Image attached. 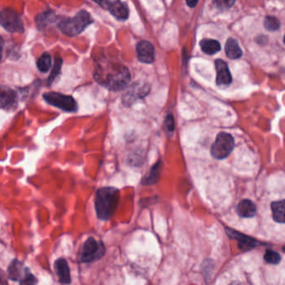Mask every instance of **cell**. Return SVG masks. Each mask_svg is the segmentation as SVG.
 Here are the masks:
<instances>
[{"label": "cell", "instance_id": "cell-3", "mask_svg": "<svg viewBox=\"0 0 285 285\" xmlns=\"http://www.w3.org/2000/svg\"><path fill=\"white\" fill-rule=\"evenodd\" d=\"M94 22L89 12L80 10L74 17L61 18L57 25L60 31L70 37L81 34L90 24Z\"/></svg>", "mask_w": 285, "mask_h": 285}, {"label": "cell", "instance_id": "cell-23", "mask_svg": "<svg viewBox=\"0 0 285 285\" xmlns=\"http://www.w3.org/2000/svg\"><path fill=\"white\" fill-rule=\"evenodd\" d=\"M62 62H63V60L59 56H56L54 59V68L52 69L51 73H50L48 78V85H51L52 83L55 80V79L60 75Z\"/></svg>", "mask_w": 285, "mask_h": 285}, {"label": "cell", "instance_id": "cell-4", "mask_svg": "<svg viewBox=\"0 0 285 285\" xmlns=\"http://www.w3.org/2000/svg\"><path fill=\"white\" fill-rule=\"evenodd\" d=\"M106 254V247L101 241H96L94 238H89L82 246L80 261L91 263L99 260Z\"/></svg>", "mask_w": 285, "mask_h": 285}, {"label": "cell", "instance_id": "cell-28", "mask_svg": "<svg viewBox=\"0 0 285 285\" xmlns=\"http://www.w3.org/2000/svg\"><path fill=\"white\" fill-rule=\"evenodd\" d=\"M165 126L169 131H173L175 129L174 118L172 115L169 114L165 118Z\"/></svg>", "mask_w": 285, "mask_h": 285}, {"label": "cell", "instance_id": "cell-24", "mask_svg": "<svg viewBox=\"0 0 285 285\" xmlns=\"http://www.w3.org/2000/svg\"><path fill=\"white\" fill-rule=\"evenodd\" d=\"M38 280L34 274H31L29 268H26L22 279L20 280V285H37Z\"/></svg>", "mask_w": 285, "mask_h": 285}, {"label": "cell", "instance_id": "cell-16", "mask_svg": "<svg viewBox=\"0 0 285 285\" xmlns=\"http://www.w3.org/2000/svg\"><path fill=\"white\" fill-rule=\"evenodd\" d=\"M25 268V267H24L23 262H20V260L17 259L12 260L8 268V277L9 280L20 281L24 274Z\"/></svg>", "mask_w": 285, "mask_h": 285}, {"label": "cell", "instance_id": "cell-11", "mask_svg": "<svg viewBox=\"0 0 285 285\" xmlns=\"http://www.w3.org/2000/svg\"><path fill=\"white\" fill-rule=\"evenodd\" d=\"M18 95L16 92L6 86L1 87L0 93V106L3 110L10 111L17 107Z\"/></svg>", "mask_w": 285, "mask_h": 285}, {"label": "cell", "instance_id": "cell-9", "mask_svg": "<svg viewBox=\"0 0 285 285\" xmlns=\"http://www.w3.org/2000/svg\"><path fill=\"white\" fill-rule=\"evenodd\" d=\"M137 58L141 62L151 64L155 60V47L147 40H141L136 46Z\"/></svg>", "mask_w": 285, "mask_h": 285}, {"label": "cell", "instance_id": "cell-1", "mask_svg": "<svg viewBox=\"0 0 285 285\" xmlns=\"http://www.w3.org/2000/svg\"><path fill=\"white\" fill-rule=\"evenodd\" d=\"M95 80L100 85L113 92L126 88L131 80L128 68L121 64L106 62L97 65L94 74Z\"/></svg>", "mask_w": 285, "mask_h": 285}, {"label": "cell", "instance_id": "cell-27", "mask_svg": "<svg viewBox=\"0 0 285 285\" xmlns=\"http://www.w3.org/2000/svg\"><path fill=\"white\" fill-rule=\"evenodd\" d=\"M214 263L212 260H207L203 262V276L205 279H210L211 278V272L214 270Z\"/></svg>", "mask_w": 285, "mask_h": 285}, {"label": "cell", "instance_id": "cell-13", "mask_svg": "<svg viewBox=\"0 0 285 285\" xmlns=\"http://www.w3.org/2000/svg\"><path fill=\"white\" fill-rule=\"evenodd\" d=\"M150 87L147 84L143 83H136L130 87L126 95L123 97V100L126 104L133 101L136 99H141L148 95Z\"/></svg>", "mask_w": 285, "mask_h": 285}, {"label": "cell", "instance_id": "cell-19", "mask_svg": "<svg viewBox=\"0 0 285 285\" xmlns=\"http://www.w3.org/2000/svg\"><path fill=\"white\" fill-rule=\"evenodd\" d=\"M56 15L52 10H46V11L39 14L35 18V23L37 24L39 29H44L46 26L50 24L54 23L56 20Z\"/></svg>", "mask_w": 285, "mask_h": 285}, {"label": "cell", "instance_id": "cell-2", "mask_svg": "<svg viewBox=\"0 0 285 285\" xmlns=\"http://www.w3.org/2000/svg\"><path fill=\"white\" fill-rule=\"evenodd\" d=\"M120 200V190L114 187L98 189L95 197V209L97 217L102 221L108 220L117 210Z\"/></svg>", "mask_w": 285, "mask_h": 285}, {"label": "cell", "instance_id": "cell-10", "mask_svg": "<svg viewBox=\"0 0 285 285\" xmlns=\"http://www.w3.org/2000/svg\"><path fill=\"white\" fill-rule=\"evenodd\" d=\"M226 232L229 237L237 240L238 242V247L242 251H248L251 250L253 248H256L259 245V242L254 239L253 238L246 236L244 234L235 231L231 228H226Z\"/></svg>", "mask_w": 285, "mask_h": 285}, {"label": "cell", "instance_id": "cell-30", "mask_svg": "<svg viewBox=\"0 0 285 285\" xmlns=\"http://www.w3.org/2000/svg\"><path fill=\"white\" fill-rule=\"evenodd\" d=\"M1 285H8V283L4 280L3 272H2V277H1Z\"/></svg>", "mask_w": 285, "mask_h": 285}, {"label": "cell", "instance_id": "cell-25", "mask_svg": "<svg viewBox=\"0 0 285 285\" xmlns=\"http://www.w3.org/2000/svg\"><path fill=\"white\" fill-rule=\"evenodd\" d=\"M264 260L268 263L273 264V265H276L279 264L280 261H281V256L279 253L274 251V250H266L265 254H264Z\"/></svg>", "mask_w": 285, "mask_h": 285}, {"label": "cell", "instance_id": "cell-29", "mask_svg": "<svg viewBox=\"0 0 285 285\" xmlns=\"http://www.w3.org/2000/svg\"><path fill=\"white\" fill-rule=\"evenodd\" d=\"M197 1H187V4L189 6V7H191V8H193L195 7V5L197 4Z\"/></svg>", "mask_w": 285, "mask_h": 285}, {"label": "cell", "instance_id": "cell-15", "mask_svg": "<svg viewBox=\"0 0 285 285\" xmlns=\"http://www.w3.org/2000/svg\"><path fill=\"white\" fill-rule=\"evenodd\" d=\"M237 213L241 217L249 218L254 217L257 214L256 205L250 200H242L238 205Z\"/></svg>", "mask_w": 285, "mask_h": 285}, {"label": "cell", "instance_id": "cell-8", "mask_svg": "<svg viewBox=\"0 0 285 285\" xmlns=\"http://www.w3.org/2000/svg\"><path fill=\"white\" fill-rule=\"evenodd\" d=\"M100 7L107 9L117 20H126L129 17V7L127 3L121 1H100L95 2Z\"/></svg>", "mask_w": 285, "mask_h": 285}, {"label": "cell", "instance_id": "cell-33", "mask_svg": "<svg viewBox=\"0 0 285 285\" xmlns=\"http://www.w3.org/2000/svg\"><path fill=\"white\" fill-rule=\"evenodd\" d=\"M284 41H285V39H284Z\"/></svg>", "mask_w": 285, "mask_h": 285}, {"label": "cell", "instance_id": "cell-7", "mask_svg": "<svg viewBox=\"0 0 285 285\" xmlns=\"http://www.w3.org/2000/svg\"><path fill=\"white\" fill-rule=\"evenodd\" d=\"M0 24L3 29L10 33H23V21L17 12L12 9H4L0 14Z\"/></svg>", "mask_w": 285, "mask_h": 285}, {"label": "cell", "instance_id": "cell-20", "mask_svg": "<svg viewBox=\"0 0 285 285\" xmlns=\"http://www.w3.org/2000/svg\"><path fill=\"white\" fill-rule=\"evenodd\" d=\"M226 54L228 58L232 60L239 59L242 55V50L236 40L230 38L228 39L225 47Z\"/></svg>", "mask_w": 285, "mask_h": 285}, {"label": "cell", "instance_id": "cell-26", "mask_svg": "<svg viewBox=\"0 0 285 285\" xmlns=\"http://www.w3.org/2000/svg\"><path fill=\"white\" fill-rule=\"evenodd\" d=\"M264 27L269 31H275L280 29V20L274 16H268L264 20Z\"/></svg>", "mask_w": 285, "mask_h": 285}, {"label": "cell", "instance_id": "cell-12", "mask_svg": "<svg viewBox=\"0 0 285 285\" xmlns=\"http://www.w3.org/2000/svg\"><path fill=\"white\" fill-rule=\"evenodd\" d=\"M215 67L217 71V85L222 87H227L232 83L231 72L228 69V64L222 60L215 61Z\"/></svg>", "mask_w": 285, "mask_h": 285}, {"label": "cell", "instance_id": "cell-22", "mask_svg": "<svg viewBox=\"0 0 285 285\" xmlns=\"http://www.w3.org/2000/svg\"><path fill=\"white\" fill-rule=\"evenodd\" d=\"M52 66L51 55L48 53H44L37 60L38 70L42 73H47Z\"/></svg>", "mask_w": 285, "mask_h": 285}, {"label": "cell", "instance_id": "cell-14", "mask_svg": "<svg viewBox=\"0 0 285 285\" xmlns=\"http://www.w3.org/2000/svg\"><path fill=\"white\" fill-rule=\"evenodd\" d=\"M54 268L55 274L59 279V281L62 285H70L71 283V270H70L68 262L65 259L60 258V259L55 260Z\"/></svg>", "mask_w": 285, "mask_h": 285}, {"label": "cell", "instance_id": "cell-17", "mask_svg": "<svg viewBox=\"0 0 285 285\" xmlns=\"http://www.w3.org/2000/svg\"><path fill=\"white\" fill-rule=\"evenodd\" d=\"M162 173V162L158 161L155 165L151 167L148 174L145 175L142 180V184L144 186L154 185L159 181Z\"/></svg>", "mask_w": 285, "mask_h": 285}, {"label": "cell", "instance_id": "cell-18", "mask_svg": "<svg viewBox=\"0 0 285 285\" xmlns=\"http://www.w3.org/2000/svg\"><path fill=\"white\" fill-rule=\"evenodd\" d=\"M271 209L274 221L279 223H285V200L271 203Z\"/></svg>", "mask_w": 285, "mask_h": 285}, {"label": "cell", "instance_id": "cell-31", "mask_svg": "<svg viewBox=\"0 0 285 285\" xmlns=\"http://www.w3.org/2000/svg\"><path fill=\"white\" fill-rule=\"evenodd\" d=\"M230 285H241V284H239V283L235 282L232 283V284H230Z\"/></svg>", "mask_w": 285, "mask_h": 285}, {"label": "cell", "instance_id": "cell-32", "mask_svg": "<svg viewBox=\"0 0 285 285\" xmlns=\"http://www.w3.org/2000/svg\"><path fill=\"white\" fill-rule=\"evenodd\" d=\"M283 250H284V252H285V247H284V248H282Z\"/></svg>", "mask_w": 285, "mask_h": 285}, {"label": "cell", "instance_id": "cell-6", "mask_svg": "<svg viewBox=\"0 0 285 285\" xmlns=\"http://www.w3.org/2000/svg\"><path fill=\"white\" fill-rule=\"evenodd\" d=\"M234 139L231 135L222 132L217 135L212 146L211 154L216 159H224L228 157L234 148Z\"/></svg>", "mask_w": 285, "mask_h": 285}, {"label": "cell", "instance_id": "cell-21", "mask_svg": "<svg viewBox=\"0 0 285 285\" xmlns=\"http://www.w3.org/2000/svg\"><path fill=\"white\" fill-rule=\"evenodd\" d=\"M200 47L205 54H214L220 51L221 45L215 40L204 39L200 42Z\"/></svg>", "mask_w": 285, "mask_h": 285}, {"label": "cell", "instance_id": "cell-5", "mask_svg": "<svg viewBox=\"0 0 285 285\" xmlns=\"http://www.w3.org/2000/svg\"><path fill=\"white\" fill-rule=\"evenodd\" d=\"M44 99L50 106L66 111L74 112L78 110V104L71 95L61 94L58 92H47L43 95Z\"/></svg>", "mask_w": 285, "mask_h": 285}]
</instances>
